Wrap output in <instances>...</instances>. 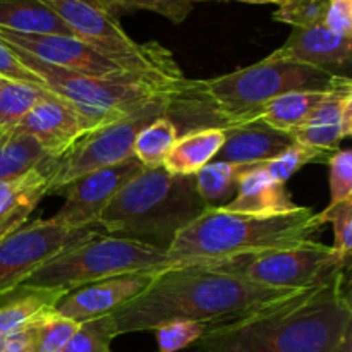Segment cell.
<instances>
[{"mask_svg":"<svg viewBox=\"0 0 352 352\" xmlns=\"http://www.w3.org/2000/svg\"><path fill=\"white\" fill-rule=\"evenodd\" d=\"M351 95L352 81L349 76H336L308 120L291 134L292 140L329 155L339 150L342 140H346L342 129L344 102Z\"/></svg>","mask_w":352,"mask_h":352,"instance_id":"ac0fdd59","label":"cell"},{"mask_svg":"<svg viewBox=\"0 0 352 352\" xmlns=\"http://www.w3.org/2000/svg\"><path fill=\"white\" fill-rule=\"evenodd\" d=\"M141 168V162L136 157H131L76 179L62 191L65 192L64 205L52 220L67 227L98 226L103 210Z\"/></svg>","mask_w":352,"mask_h":352,"instance_id":"7c38bea8","label":"cell"},{"mask_svg":"<svg viewBox=\"0 0 352 352\" xmlns=\"http://www.w3.org/2000/svg\"><path fill=\"white\" fill-rule=\"evenodd\" d=\"M0 352H30V337L26 325L16 332L0 336Z\"/></svg>","mask_w":352,"mask_h":352,"instance_id":"74e56055","label":"cell"},{"mask_svg":"<svg viewBox=\"0 0 352 352\" xmlns=\"http://www.w3.org/2000/svg\"><path fill=\"white\" fill-rule=\"evenodd\" d=\"M181 100L174 96H160L144 103L124 119L91 131L76 141L74 146L57 162L50 195L62 192L71 182L98 168L116 165L134 157V141L144 126L160 116H170Z\"/></svg>","mask_w":352,"mask_h":352,"instance_id":"ba28073f","label":"cell"},{"mask_svg":"<svg viewBox=\"0 0 352 352\" xmlns=\"http://www.w3.org/2000/svg\"><path fill=\"white\" fill-rule=\"evenodd\" d=\"M67 294L57 289H41L17 285L0 296V336L16 332L30 323L33 316L47 308H55Z\"/></svg>","mask_w":352,"mask_h":352,"instance_id":"7402d4cb","label":"cell"},{"mask_svg":"<svg viewBox=\"0 0 352 352\" xmlns=\"http://www.w3.org/2000/svg\"><path fill=\"white\" fill-rule=\"evenodd\" d=\"M336 76L342 74L268 55L250 67L196 81V93L212 105L226 127L248 122L261 107L285 93L325 91Z\"/></svg>","mask_w":352,"mask_h":352,"instance_id":"5b68a950","label":"cell"},{"mask_svg":"<svg viewBox=\"0 0 352 352\" xmlns=\"http://www.w3.org/2000/svg\"><path fill=\"white\" fill-rule=\"evenodd\" d=\"M98 226L67 227L52 219L24 223L0 239V296L23 284L38 267L100 232Z\"/></svg>","mask_w":352,"mask_h":352,"instance_id":"30bf717a","label":"cell"},{"mask_svg":"<svg viewBox=\"0 0 352 352\" xmlns=\"http://www.w3.org/2000/svg\"><path fill=\"white\" fill-rule=\"evenodd\" d=\"M206 208L195 175L170 174L164 165L143 167L103 210L98 227L110 236L167 251L175 236Z\"/></svg>","mask_w":352,"mask_h":352,"instance_id":"277c9868","label":"cell"},{"mask_svg":"<svg viewBox=\"0 0 352 352\" xmlns=\"http://www.w3.org/2000/svg\"><path fill=\"white\" fill-rule=\"evenodd\" d=\"M0 78L24 82V85L36 86V88L48 91V89L45 88L43 81H41L34 72H31L30 69L17 58V55L12 52V48L7 47L3 41H0Z\"/></svg>","mask_w":352,"mask_h":352,"instance_id":"d590c367","label":"cell"},{"mask_svg":"<svg viewBox=\"0 0 352 352\" xmlns=\"http://www.w3.org/2000/svg\"><path fill=\"white\" fill-rule=\"evenodd\" d=\"M243 165L227 162H210L195 175L196 191L206 206L220 208L236 196L239 179L244 172Z\"/></svg>","mask_w":352,"mask_h":352,"instance_id":"d4e9b609","label":"cell"},{"mask_svg":"<svg viewBox=\"0 0 352 352\" xmlns=\"http://www.w3.org/2000/svg\"><path fill=\"white\" fill-rule=\"evenodd\" d=\"M168 267L167 251L126 237L96 234L45 261L21 285L69 292L103 278Z\"/></svg>","mask_w":352,"mask_h":352,"instance_id":"8992f818","label":"cell"},{"mask_svg":"<svg viewBox=\"0 0 352 352\" xmlns=\"http://www.w3.org/2000/svg\"><path fill=\"white\" fill-rule=\"evenodd\" d=\"M327 91V89H325ZM325 91H291L277 96L267 105L261 107L248 122L267 124L272 129L292 134L302 126L311 116L320 102L325 96Z\"/></svg>","mask_w":352,"mask_h":352,"instance_id":"603a6c76","label":"cell"},{"mask_svg":"<svg viewBox=\"0 0 352 352\" xmlns=\"http://www.w3.org/2000/svg\"><path fill=\"white\" fill-rule=\"evenodd\" d=\"M322 223L311 208L278 215H248L208 206L175 236L167 250L170 267L213 265L261 251L284 250L315 239Z\"/></svg>","mask_w":352,"mask_h":352,"instance_id":"3957f363","label":"cell"},{"mask_svg":"<svg viewBox=\"0 0 352 352\" xmlns=\"http://www.w3.org/2000/svg\"><path fill=\"white\" fill-rule=\"evenodd\" d=\"M188 2H191V3L192 2H203V0H188Z\"/></svg>","mask_w":352,"mask_h":352,"instance_id":"7bdbcfd3","label":"cell"},{"mask_svg":"<svg viewBox=\"0 0 352 352\" xmlns=\"http://www.w3.org/2000/svg\"><path fill=\"white\" fill-rule=\"evenodd\" d=\"M158 272L117 275L69 291L55 305V311L76 323L112 315L153 282Z\"/></svg>","mask_w":352,"mask_h":352,"instance_id":"4fadbf2b","label":"cell"},{"mask_svg":"<svg viewBox=\"0 0 352 352\" xmlns=\"http://www.w3.org/2000/svg\"><path fill=\"white\" fill-rule=\"evenodd\" d=\"M226 141L223 127H199L175 140L164 160V167L175 175H196L215 160Z\"/></svg>","mask_w":352,"mask_h":352,"instance_id":"ffe728a7","label":"cell"},{"mask_svg":"<svg viewBox=\"0 0 352 352\" xmlns=\"http://www.w3.org/2000/svg\"><path fill=\"white\" fill-rule=\"evenodd\" d=\"M0 28L23 34H62L74 31L40 0H0Z\"/></svg>","mask_w":352,"mask_h":352,"instance_id":"44dd1931","label":"cell"},{"mask_svg":"<svg viewBox=\"0 0 352 352\" xmlns=\"http://www.w3.org/2000/svg\"><path fill=\"white\" fill-rule=\"evenodd\" d=\"M223 133L226 141L215 162H227L243 167L267 164L294 143L291 134L272 129L258 120L226 126Z\"/></svg>","mask_w":352,"mask_h":352,"instance_id":"e0dca14e","label":"cell"},{"mask_svg":"<svg viewBox=\"0 0 352 352\" xmlns=\"http://www.w3.org/2000/svg\"><path fill=\"white\" fill-rule=\"evenodd\" d=\"M50 7L76 38L91 45L131 74L172 85H182V76L174 55L157 41L136 43L112 14L82 0H40Z\"/></svg>","mask_w":352,"mask_h":352,"instance_id":"52a82bcc","label":"cell"},{"mask_svg":"<svg viewBox=\"0 0 352 352\" xmlns=\"http://www.w3.org/2000/svg\"><path fill=\"white\" fill-rule=\"evenodd\" d=\"M333 352H352V329L347 330L346 336L340 339V342L337 344Z\"/></svg>","mask_w":352,"mask_h":352,"instance_id":"ab89813d","label":"cell"},{"mask_svg":"<svg viewBox=\"0 0 352 352\" xmlns=\"http://www.w3.org/2000/svg\"><path fill=\"white\" fill-rule=\"evenodd\" d=\"M98 9L112 14L134 12V10H151L165 19L172 21L175 24H181L182 21L188 19L192 10V3L188 0H93Z\"/></svg>","mask_w":352,"mask_h":352,"instance_id":"f1b7e54d","label":"cell"},{"mask_svg":"<svg viewBox=\"0 0 352 352\" xmlns=\"http://www.w3.org/2000/svg\"><path fill=\"white\" fill-rule=\"evenodd\" d=\"M349 261L337 256L332 246L309 241L284 250L232 258L213 263V267L265 287L298 291L315 285L336 272L349 270Z\"/></svg>","mask_w":352,"mask_h":352,"instance_id":"9c48e42d","label":"cell"},{"mask_svg":"<svg viewBox=\"0 0 352 352\" xmlns=\"http://www.w3.org/2000/svg\"><path fill=\"white\" fill-rule=\"evenodd\" d=\"M16 129L33 138L50 158H60L88 134L76 107L57 95L43 96Z\"/></svg>","mask_w":352,"mask_h":352,"instance_id":"5bb4252c","label":"cell"},{"mask_svg":"<svg viewBox=\"0 0 352 352\" xmlns=\"http://www.w3.org/2000/svg\"><path fill=\"white\" fill-rule=\"evenodd\" d=\"M270 55L275 58L315 65L337 74V67H347L351 64L352 36L333 33L323 24L313 28H294L287 41Z\"/></svg>","mask_w":352,"mask_h":352,"instance_id":"2e32d148","label":"cell"},{"mask_svg":"<svg viewBox=\"0 0 352 352\" xmlns=\"http://www.w3.org/2000/svg\"><path fill=\"white\" fill-rule=\"evenodd\" d=\"M48 95L54 93L0 78V129L16 127L28 116V112Z\"/></svg>","mask_w":352,"mask_h":352,"instance_id":"83f0119b","label":"cell"},{"mask_svg":"<svg viewBox=\"0 0 352 352\" xmlns=\"http://www.w3.org/2000/svg\"><path fill=\"white\" fill-rule=\"evenodd\" d=\"M58 158H47L21 177L0 181V239L26 223L41 199L50 195Z\"/></svg>","mask_w":352,"mask_h":352,"instance_id":"9a60e30c","label":"cell"},{"mask_svg":"<svg viewBox=\"0 0 352 352\" xmlns=\"http://www.w3.org/2000/svg\"><path fill=\"white\" fill-rule=\"evenodd\" d=\"M323 26L342 36H352V0H329Z\"/></svg>","mask_w":352,"mask_h":352,"instance_id":"8d00e7d4","label":"cell"},{"mask_svg":"<svg viewBox=\"0 0 352 352\" xmlns=\"http://www.w3.org/2000/svg\"><path fill=\"white\" fill-rule=\"evenodd\" d=\"M192 352H198V351H192Z\"/></svg>","mask_w":352,"mask_h":352,"instance_id":"ee69618b","label":"cell"},{"mask_svg":"<svg viewBox=\"0 0 352 352\" xmlns=\"http://www.w3.org/2000/svg\"><path fill=\"white\" fill-rule=\"evenodd\" d=\"M177 138V126L170 119V116L157 117L138 134L133 148L134 157L141 162L144 168L162 167Z\"/></svg>","mask_w":352,"mask_h":352,"instance_id":"4316f807","label":"cell"},{"mask_svg":"<svg viewBox=\"0 0 352 352\" xmlns=\"http://www.w3.org/2000/svg\"><path fill=\"white\" fill-rule=\"evenodd\" d=\"M82 2H88V3H91V6H95V2H93V0H82Z\"/></svg>","mask_w":352,"mask_h":352,"instance_id":"b9f144b4","label":"cell"},{"mask_svg":"<svg viewBox=\"0 0 352 352\" xmlns=\"http://www.w3.org/2000/svg\"><path fill=\"white\" fill-rule=\"evenodd\" d=\"M48 157L43 148L16 127L0 129V181L21 177Z\"/></svg>","mask_w":352,"mask_h":352,"instance_id":"cb8c5ba5","label":"cell"},{"mask_svg":"<svg viewBox=\"0 0 352 352\" xmlns=\"http://www.w3.org/2000/svg\"><path fill=\"white\" fill-rule=\"evenodd\" d=\"M329 0H287L274 12L278 23L294 28H313L323 24Z\"/></svg>","mask_w":352,"mask_h":352,"instance_id":"d6a6232c","label":"cell"},{"mask_svg":"<svg viewBox=\"0 0 352 352\" xmlns=\"http://www.w3.org/2000/svg\"><path fill=\"white\" fill-rule=\"evenodd\" d=\"M236 2H244V3H277L278 7L282 3H285L287 0H236Z\"/></svg>","mask_w":352,"mask_h":352,"instance_id":"60d3db41","label":"cell"},{"mask_svg":"<svg viewBox=\"0 0 352 352\" xmlns=\"http://www.w3.org/2000/svg\"><path fill=\"white\" fill-rule=\"evenodd\" d=\"M342 129L344 136L349 138L352 134V95L344 102L342 109Z\"/></svg>","mask_w":352,"mask_h":352,"instance_id":"f35d334b","label":"cell"},{"mask_svg":"<svg viewBox=\"0 0 352 352\" xmlns=\"http://www.w3.org/2000/svg\"><path fill=\"white\" fill-rule=\"evenodd\" d=\"M346 274L339 270L243 318L208 329L192 347L198 352H333L352 329Z\"/></svg>","mask_w":352,"mask_h":352,"instance_id":"6da1fadb","label":"cell"},{"mask_svg":"<svg viewBox=\"0 0 352 352\" xmlns=\"http://www.w3.org/2000/svg\"><path fill=\"white\" fill-rule=\"evenodd\" d=\"M30 352H62L79 323L58 315L55 308H47L30 320L26 325Z\"/></svg>","mask_w":352,"mask_h":352,"instance_id":"484cf974","label":"cell"},{"mask_svg":"<svg viewBox=\"0 0 352 352\" xmlns=\"http://www.w3.org/2000/svg\"><path fill=\"white\" fill-rule=\"evenodd\" d=\"M291 292L294 291L253 284L213 265L168 267L110 316L117 336L153 332L168 322H196L213 329Z\"/></svg>","mask_w":352,"mask_h":352,"instance_id":"7a4b0ae2","label":"cell"},{"mask_svg":"<svg viewBox=\"0 0 352 352\" xmlns=\"http://www.w3.org/2000/svg\"><path fill=\"white\" fill-rule=\"evenodd\" d=\"M0 41H3V43L10 45L14 48H19L23 52H28L30 55L47 62V64L69 69V71L79 72V74L95 76V78L103 79L141 78V76L127 72L126 69H122L116 62H112L105 55L100 54L98 50H95L91 45L85 43V41L76 36H62V34H23L0 28Z\"/></svg>","mask_w":352,"mask_h":352,"instance_id":"8fae6325","label":"cell"},{"mask_svg":"<svg viewBox=\"0 0 352 352\" xmlns=\"http://www.w3.org/2000/svg\"><path fill=\"white\" fill-rule=\"evenodd\" d=\"M117 337L112 316H100L79 323V329L62 352H112L110 344Z\"/></svg>","mask_w":352,"mask_h":352,"instance_id":"f546056e","label":"cell"},{"mask_svg":"<svg viewBox=\"0 0 352 352\" xmlns=\"http://www.w3.org/2000/svg\"><path fill=\"white\" fill-rule=\"evenodd\" d=\"M330 165V205L352 199V151L337 150L329 157Z\"/></svg>","mask_w":352,"mask_h":352,"instance_id":"e575fe53","label":"cell"},{"mask_svg":"<svg viewBox=\"0 0 352 352\" xmlns=\"http://www.w3.org/2000/svg\"><path fill=\"white\" fill-rule=\"evenodd\" d=\"M229 212L248 215H278L298 208L287 186L274 181L261 165L244 168L236 196L223 206Z\"/></svg>","mask_w":352,"mask_h":352,"instance_id":"d6986e66","label":"cell"},{"mask_svg":"<svg viewBox=\"0 0 352 352\" xmlns=\"http://www.w3.org/2000/svg\"><path fill=\"white\" fill-rule=\"evenodd\" d=\"M318 222L332 223L333 227V246L337 256L351 263L352 254V199L339 203V205L327 206L322 213H316Z\"/></svg>","mask_w":352,"mask_h":352,"instance_id":"1f68e13d","label":"cell"},{"mask_svg":"<svg viewBox=\"0 0 352 352\" xmlns=\"http://www.w3.org/2000/svg\"><path fill=\"white\" fill-rule=\"evenodd\" d=\"M330 155L325 151L315 150L311 146H306L301 143H292L291 146L285 151H282L278 157H275L274 160L267 162V164H260L265 170L268 172L274 181L282 182V184H287L289 179L296 174L298 170H301L305 165L311 164L316 160H329Z\"/></svg>","mask_w":352,"mask_h":352,"instance_id":"4dcf8cb0","label":"cell"},{"mask_svg":"<svg viewBox=\"0 0 352 352\" xmlns=\"http://www.w3.org/2000/svg\"><path fill=\"white\" fill-rule=\"evenodd\" d=\"M206 330L205 325L196 322H168L153 332L157 333L158 352H177L192 346Z\"/></svg>","mask_w":352,"mask_h":352,"instance_id":"836d02e7","label":"cell"}]
</instances>
